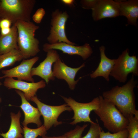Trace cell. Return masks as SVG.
<instances>
[{
    "label": "cell",
    "instance_id": "obj_1",
    "mask_svg": "<svg viewBox=\"0 0 138 138\" xmlns=\"http://www.w3.org/2000/svg\"><path fill=\"white\" fill-rule=\"evenodd\" d=\"M137 84L134 76L122 86H116L110 90L104 91L102 96L113 104L128 119L134 116L137 110L135 105L134 89Z\"/></svg>",
    "mask_w": 138,
    "mask_h": 138
},
{
    "label": "cell",
    "instance_id": "obj_2",
    "mask_svg": "<svg viewBox=\"0 0 138 138\" xmlns=\"http://www.w3.org/2000/svg\"><path fill=\"white\" fill-rule=\"evenodd\" d=\"M15 24L17 29L19 50L23 59L35 56L40 51L39 41L35 37V32L39 26L31 21H18Z\"/></svg>",
    "mask_w": 138,
    "mask_h": 138
},
{
    "label": "cell",
    "instance_id": "obj_3",
    "mask_svg": "<svg viewBox=\"0 0 138 138\" xmlns=\"http://www.w3.org/2000/svg\"><path fill=\"white\" fill-rule=\"evenodd\" d=\"M99 107L94 112L102 122L104 126L112 133L126 129L128 120L120 111L112 103L99 96Z\"/></svg>",
    "mask_w": 138,
    "mask_h": 138
},
{
    "label": "cell",
    "instance_id": "obj_4",
    "mask_svg": "<svg viewBox=\"0 0 138 138\" xmlns=\"http://www.w3.org/2000/svg\"><path fill=\"white\" fill-rule=\"evenodd\" d=\"M35 0H1L0 19H6L13 24L18 21H30Z\"/></svg>",
    "mask_w": 138,
    "mask_h": 138
},
{
    "label": "cell",
    "instance_id": "obj_5",
    "mask_svg": "<svg viewBox=\"0 0 138 138\" xmlns=\"http://www.w3.org/2000/svg\"><path fill=\"white\" fill-rule=\"evenodd\" d=\"M138 75V59L135 55L130 56L128 49L124 50L117 59L110 76L121 83H124L128 75Z\"/></svg>",
    "mask_w": 138,
    "mask_h": 138
},
{
    "label": "cell",
    "instance_id": "obj_6",
    "mask_svg": "<svg viewBox=\"0 0 138 138\" xmlns=\"http://www.w3.org/2000/svg\"><path fill=\"white\" fill-rule=\"evenodd\" d=\"M61 97L74 112V116L72 119L73 120L69 124L74 125L81 122H89L90 123L94 122L91 120L90 114L92 111L96 110L99 107L100 99L99 97L86 103L78 102L71 97Z\"/></svg>",
    "mask_w": 138,
    "mask_h": 138
},
{
    "label": "cell",
    "instance_id": "obj_7",
    "mask_svg": "<svg viewBox=\"0 0 138 138\" xmlns=\"http://www.w3.org/2000/svg\"><path fill=\"white\" fill-rule=\"evenodd\" d=\"M68 17L66 11L63 12L57 9L52 12L50 34L47 39L49 43L63 42L73 45H76L70 41L66 35V24Z\"/></svg>",
    "mask_w": 138,
    "mask_h": 138
},
{
    "label": "cell",
    "instance_id": "obj_8",
    "mask_svg": "<svg viewBox=\"0 0 138 138\" xmlns=\"http://www.w3.org/2000/svg\"><path fill=\"white\" fill-rule=\"evenodd\" d=\"M30 100L37 105L38 109L43 118V125L47 131L53 126L56 127L63 123L62 122L57 120L62 113L65 111L70 112L72 111L66 103L56 106L46 104L41 101L36 95L32 97Z\"/></svg>",
    "mask_w": 138,
    "mask_h": 138
},
{
    "label": "cell",
    "instance_id": "obj_9",
    "mask_svg": "<svg viewBox=\"0 0 138 138\" xmlns=\"http://www.w3.org/2000/svg\"><path fill=\"white\" fill-rule=\"evenodd\" d=\"M39 57L35 56L29 59H23L18 65L11 69L3 70L4 76L0 77V79L7 77H16L18 80L34 82L31 72L34 64L38 61Z\"/></svg>",
    "mask_w": 138,
    "mask_h": 138
},
{
    "label": "cell",
    "instance_id": "obj_10",
    "mask_svg": "<svg viewBox=\"0 0 138 138\" xmlns=\"http://www.w3.org/2000/svg\"><path fill=\"white\" fill-rule=\"evenodd\" d=\"M3 84L8 89H15L23 92L28 101L30 100L31 98L36 95L39 89L44 88L46 85V82L43 80L37 82L29 83L10 77L5 78Z\"/></svg>",
    "mask_w": 138,
    "mask_h": 138
},
{
    "label": "cell",
    "instance_id": "obj_11",
    "mask_svg": "<svg viewBox=\"0 0 138 138\" xmlns=\"http://www.w3.org/2000/svg\"><path fill=\"white\" fill-rule=\"evenodd\" d=\"M47 52L45 58L37 67L32 68L31 74L32 77L36 75L40 77L48 84L50 81L55 79L52 67L60 57L55 50H50Z\"/></svg>",
    "mask_w": 138,
    "mask_h": 138
},
{
    "label": "cell",
    "instance_id": "obj_12",
    "mask_svg": "<svg viewBox=\"0 0 138 138\" xmlns=\"http://www.w3.org/2000/svg\"><path fill=\"white\" fill-rule=\"evenodd\" d=\"M85 66L84 63L78 67L72 68L67 66L60 58L53 64L52 71L55 78L65 80L70 89L72 90L75 88L79 80H75L76 74Z\"/></svg>",
    "mask_w": 138,
    "mask_h": 138
},
{
    "label": "cell",
    "instance_id": "obj_13",
    "mask_svg": "<svg viewBox=\"0 0 138 138\" xmlns=\"http://www.w3.org/2000/svg\"><path fill=\"white\" fill-rule=\"evenodd\" d=\"M43 49L46 52L52 49L59 50L62 51L63 53L71 55H79L84 60L88 58L93 52L91 48L87 43L82 46H76L63 42L53 44L46 43L44 44Z\"/></svg>",
    "mask_w": 138,
    "mask_h": 138
},
{
    "label": "cell",
    "instance_id": "obj_14",
    "mask_svg": "<svg viewBox=\"0 0 138 138\" xmlns=\"http://www.w3.org/2000/svg\"><path fill=\"white\" fill-rule=\"evenodd\" d=\"M91 10L92 16L95 21L120 16L119 5L117 0H98Z\"/></svg>",
    "mask_w": 138,
    "mask_h": 138
},
{
    "label": "cell",
    "instance_id": "obj_15",
    "mask_svg": "<svg viewBox=\"0 0 138 138\" xmlns=\"http://www.w3.org/2000/svg\"><path fill=\"white\" fill-rule=\"evenodd\" d=\"M15 91L20 96L21 101L20 107L23 111L25 116L22 122L24 126H27L31 123L36 124L38 127L42 125L40 120L41 114L38 108L32 106L26 99L24 93L21 91L16 89Z\"/></svg>",
    "mask_w": 138,
    "mask_h": 138
},
{
    "label": "cell",
    "instance_id": "obj_16",
    "mask_svg": "<svg viewBox=\"0 0 138 138\" xmlns=\"http://www.w3.org/2000/svg\"><path fill=\"white\" fill-rule=\"evenodd\" d=\"M100 60L95 70L90 75V77L94 79L99 76L103 77L106 80H109V76L115 63V59L108 58L105 54V47L102 45L99 48Z\"/></svg>",
    "mask_w": 138,
    "mask_h": 138
},
{
    "label": "cell",
    "instance_id": "obj_17",
    "mask_svg": "<svg viewBox=\"0 0 138 138\" xmlns=\"http://www.w3.org/2000/svg\"><path fill=\"white\" fill-rule=\"evenodd\" d=\"M119 5L120 16H124L129 24L137 26L138 18V0H117Z\"/></svg>",
    "mask_w": 138,
    "mask_h": 138
},
{
    "label": "cell",
    "instance_id": "obj_18",
    "mask_svg": "<svg viewBox=\"0 0 138 138\" xmlns=\"http://www.w3.org/2000/svg\"><path fill=\"white\" fill-rule=\"evenodd\" d=\"M8 34L3 36L0 35V55L14 50H19L17 29L15 24H13Z\"/></svg>",
    "mask_w": 138,
    "mask_h": 138
},
{
    "label": "cell",
    "instance_id": "obj_19",
    "mask_svg": "<svg viewBox=\"0 0 138 138\" xmlns=\"http://www.w3.org/2000/svg\"><path fill=\"white\" fill-rule=\"evenodd\" d=\"M11 122L8 131L6 133H0V135L3 138H24L23 129L21 128L20 119L21 115L20 111L15 114L10 113Z\"/></svg>",
    "mask_w": 138,
    "mask_h": 138
},
{
    "label": "cell",
    "instance_id": "obj_20",
    "mask_svg": "<svg viewBox=\"0 0 138 138\" xmlns=\"http://www.w3.org/2000/svg\"><path fill=\"white\" fill-rule=\"evenodd\" d=\"M23 59L19 50H14L0 55V70L3 68L13 65L16 62Z\"/></svg>",
    "mask_w": 138,
    "mask_h": 138
},
{
    "label": "cell",
    "instance_id": "obj_21",
    "mask_svg": "<svg viewBox=\"0 0 138 138\" xmlns=\"http://www.w3.org/2000/svg\"><path fill=\"white\" fill-rule=\"evenodd\" d=\"M23 128L24 138H37L39 136L45 135L47 130L43 125L36 129H31L27 126Z\"/></svg>",
    "mask_w": 138,
    "mask_h": 138
},
{
    "label": "cell",
    "instance_id": "obj_22",
    "mask_svg": "<svg viewBox=\"0 0 138 138\" xmlns=\"http://www.w3.org/2000/svg\"><path fill=\"white\" fill-rule=\"evenodd\" d=\"M126 127L128 133V138H138V118L132 116L128 119Z\"/></svg>",
    "mask_w": 138,
    "mask_h": 138
},
{
    "label": "cell",
    "instance_id": "obj_23",
    "mask_svg": "<svg viewBox=\"0 0 138 138\" xmlns=\"http://www.w3.org/2000/svg\"><path fill=\"white\" fill-rule=\"evenodd\" d=\"M96 123H90L89 129L86 134L81 138H99L100 132L102 130L98 121L97 119Z\"/></svg>",
    "mask_w": 138,
    "mask_h": 138
},
{
    "label": "cell",
    "instance_id": "obj_24",
    "mask_svg": "<svg viewBox=\"0 0 138 138\" xmlns=\"http://www.w3.org/2000/svg\"><path fill=\"white\" fill-rule=\"evenodd\" d=\"M128 132L126 129L118 132L111 133L105 132L103 130L100 132L99 138H128Z\"/></svg>",
    "mask_w": 138,
    "mask_h": 138
},
{
    "label": "cell",
    "instance_id": "obj_25",
    "mask_svg": "<svg viewBox=\"0 0 138 138\" xmlns=\"http://www.w3.org/2000/svg\"><path fill=\"white\" fill-rule=\"evenodd\" d=\"M88 125L87 124L82 126L77 125L73 130L65 133L66 138H81L83 132Z\"/></svg>",
    "mask_w": 138,
    "mask_h": 138
},
{
    "label": "cell",
    "instance_id": "obj_26",
    "mask_svg": "<svg viewBox=\"0 0 138 138\" xmlns=\"http://www.w3.org/2000/svg\"><path fill=\"white\" fill-rule=\"evenodd\" d=\"M45 11L42 8L38 9L32 16L33 20L36 23L39 24L41 22L45 14Z\"/></svg>",
    "mask_w": 138,
    "mask_h": 138
},
{
    "label": "cell",
    "instance_id": "obj_27",
    "mask_svg": "<svg viewBox=\"0 0 138 138\" xmlns=\"http://www.w3.org/2000/svg\"><path fill=\"white\" fill-rule=\"evenodd\" d=\"M98 0H82L80 1L82 7L86 9H92Z\"/></svg>",
    "mask_w": 138,
    "mask_h": 138
},
{
    "label": "cell",
    "instance_id": "obj_28",
    "mask_svg": "<svg viewBox=\"0 0 138 138\" xmlns=\"http://www.w3.org/2000/svg\"><path fill=\"white\" fill-rule=\"evenodd\" d=\"M12 24L11 22L7 19H0V29L10 28Z\"/></svg>",
    "mask_w": 138,
    "mask_h": 138
},
{
    "label": "cell",
    "instance_id": "obj_29",
    "mask_svg": "<svg viewBox=\"0 0 138 138\" xmlns=\"http://www.w3.org/2000/svg\"><path fill=\"white\" fill-rule=\"evenodd\" d=\"M11 30V27L0 29V35L3 36L7 35L10 32Z\"/></svg>",
    "mask_w": 138,
    "mask_h": 138
},
{
    "label": "cell",
    "instance_id": "obj_30",
    "mask_svg": "<svg viewBox=\"0 0 138 138\" xmlns=\"http://www.w3.org/2000/svg\"><path fill=\"white\" fill-rule=\"evenodd\" d=\"M61 2L64 4L70 7L74 5V1L73 0H62Z\"/></svg>",
    "mask_w": 138,
    "mask_h": 138
},
{
    "label": "cell",
    "instance_id": "obj_31",
    "mask_svg": "<svg viewBox=\"0 0 138 138\" xmlns=\"http://www.w3.org/2000/svg\"><path fill=\"white\" fill-rule=\"evenodd\" d=\"M42 138H66V136L65 133L62 135L56 136H48L45 135L42 136Z\"/></svg>",
    "mask_w": 138,
    "mask_h": 138
},
{
    "label": "cell",
    "instance_id": "obj_32",
    "mask_svg": "<svg viewBox=\"0 0 138 138\" xmlns=\"http://www.w3.org/2000/svg\"><path fill=\"white\" fill-rule=\"evenodd\" d=\"M2 83L0 81V86L1 85H2ZM2 101V99L0 97V103Z\"/></svg>",
    "mask_w": 138,
    "mask_h": 138
},
{
    "label": "cell",
    "instance_id": "obj_33",
    "mask_svg": "<svg viewBox=\"0 0 138 138\" xmlns=\"http://www.w3.org/2000/svg\"><path fill=\"white\" fill-rule=\"evenodd\" d=\"M0 2H1V0H0Z\"/></svg>",
    "mask_w": 138,
    "mask_h": 138
}]
</instances>
